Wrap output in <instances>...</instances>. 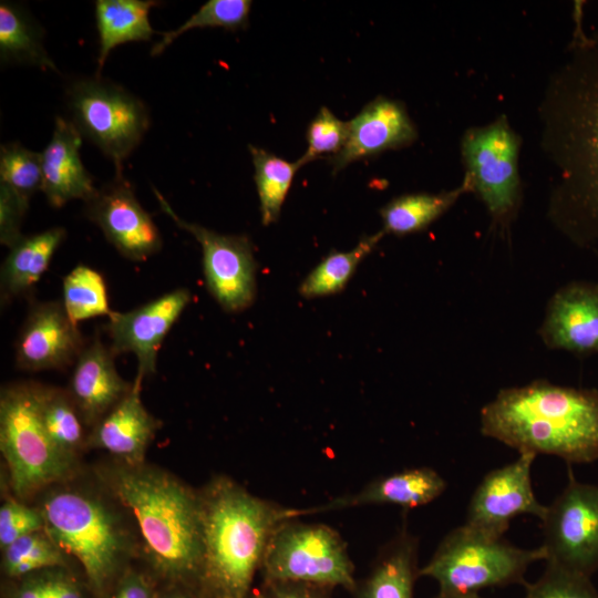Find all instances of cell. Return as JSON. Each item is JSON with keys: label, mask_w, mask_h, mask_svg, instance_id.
I'll return each instance as SVG.
<instances>
[{"label": "cell", "mask_w": 598, "mask_h": 598, "mask_svg": "<svg viewBox=\"0 0 598 598\" xmlns=\"http://www.w3.org/2000/svg\"><path fill=\"white\" fill-rule=\"evenodd\" d=\"M471 192L464 178L461 186L436 194L416 193L393 198L380 209L383 233L404 236L425 229L448 208L457 198Z\"/></svg>", "instance_id": "cell-27"}, {"label": "cell", "mask_w": 598, "mask_h": 598, "mask_svg": "<svg viewBox=\"0 0 598 598\" xmlns=\"http://www.w3.org/2000/svg\"><path fill=\"white\" fill-rule=\"evenodd\" d=\"M524 598H598L591 578L547 564L543 575L526 585Z\"/></svg>", "instance_id": "cell-36"}, {"label": "cell", "mask_w": 598, "mask_h": 598, "mask_svg": "<svg viewBox=\"0 0 598 598\" xmlns=\"http://www.w3.org/2000/svg\"><path fill=\"white\" fill-rule=\"evenodd\" d=\"M349 133V122L340 120L330 109L322 106L309 123L306 138L308 147L299 158L302 166L329 155H338L344 147Z\"/></svg>", "instance_id": "cell-35"}, {"label": "cell", "mask_w": 598, "mask_h": 598, "mask_svg": "<svg viewBox=\"0 0 598 598\" xmlns=\"http://www.w3.org/2000/svg\"><path fill=\"white\" fill-rule=\"evenodd\" d=\"M190 300V292L178 288L130 311L109 316V347L115 355L131 352L136 357L134 381L142 384L143 379L156 372L159 347Z\"/></svg>", "instance_id": "cell-14"}, {"label": "cell", "mask_w": 598, "mask_h": 598, "mask_svg": "<svg viewBox=\"0 0 598 598\" xmlns=\"http://www.w3.org/2000/svg\"><path fill=\"white\" fill-rule=\"evenodd\" d=\"M198 492L202 560L196 590L200 598H249L274 533L305 509L262 499L223 475Z\"/></svg>", "instance_id": "cell-3"}, {"label": "cell", "mask_w": 598, "mask_h": 598, "mask_svg": "<svg viewBox=\"0 0 598 598\" xmlns=\"http://www.w3.org/2000/svg\"><path fill=\"white\" fill-rule=\"evenodd\" d=\"M416 540L401 533L382 554L367 578L357 585L354 598H414L419 576Z\"/></svg>", "instance_id": "cell-24"}, {"label": "cell", "mask_w": 598, "mask_h": 598, "mask_svg": "<svg viewBox=\"0 0 598 598\" xmlns=\"http://www.w3.org/2000/svg\"><path fill=\"white\" fill-rule=\"evenodd\" d=\"M62 303L72 321L110 316L106 285L95 269L79 265L63 279Z\"/></svg>", "instance_id": "cell-32"}, {"label": "cell", "mask_w": 598, "mask_h": 598, "mask_svg": "<svg viewBox=\"0 0 598 598\" xmlns=\"http://www.w3.org/2000/svg\"><path fill=\"white\" fill-rule=\"evenodd\" d=\"M72 123L116 167L140 144L150 126L145 104L118 85L96 79L75 82L69 91Z\"/></svg>", "instance_id": "cell-9"}, {"label": "cell", "mask_w": 598, "mask_h": 598, "mask_svg": "<svg viewBox=\"0 0 598 598\" xmlns=\"http://www.w3.org/2000/svg\"><path fill=\"white\" fill-rule=\"evenodd\" d=\"M546 563L590 577L598 570V485L571 472L542 519Z\"/></svg>", "instance_id": "cell-11"}, {"label": "cell", "mask_w": 598, "mask_h": 598, "mask_svg": "<svg viewBox=\"0 0 598 598\" xmlns=\"http://www.w3.org/2000/svg\"><path fill=\"white\" fill-rule=\"evenodd\" d=\"M85 346L62 301L37 302L16 341V365L31 372L65 369L75 363Z\"/></svg>", "instance_id": "cell-16"}, {"label": "cell", "mask_w": 598, "mask_h": 598, "mask_svg": "<svg viewBox=\"0 0 598 598\" xmlns=\"http://www.w3.org/2000/svg\"><path fill=\"white\" fill-rule=\"evenodd\" d=\"M0 183L30 202V198L42 188L41 153L28 150L18 143L2 145Z\"/></svg>", "instance_id": "cell-34"}, {"label": "cell", "mask_w": 598, "mask_h": 598, "mask_svg": "<svg viewBox=\"0 0 598 598\" xmlns=\"http://www.w3.org/2000/svg\"><path fill=\"white\" fill-rule=\"evenodd\" d=\"M250 0H209L197 12L175 30L163 33L151 50V55L161 54L183 33L196 28H224L236 31L248 27Z\"/></svg>", "instance_id": "cell-33"}, {"label": "cell", "mask_w": 598, "mask_h": 598, "mask_svg": "<svg viewBox=\"0 0 598 598\" xmlns=\"http://www.w3.org/2000/svg\"><path fill=\"white\" fill-rule=\"evenodd\" d=\"M161 208L176 225L192 234L202 247L203 270L209 293L229 313L249 308L257 295L254 245L245 235H224L182 219L153 188Z\"/></svg>", "instance_id": "cell-12"}, {"label": "cell", "mask_w": 598, "mask_h": 598, "mask_svg": "<svg viewBox=\"0 0 598 598\" xmlns=\"http://www.w3.org/2000/svg\"><path fill=\"white\" fill-rule=\"evenodd\" d=\"M157 2L153 0H97L95 19L100 48L97 74L110 52L127 42L148 41L154 34L150 11Z\"/></svg>", "instance_id": "cell-25"}, {"label": "cell", "mask_w": 598, "mask_h": 598, "mask_svg": "<svg viewBox=\"0 0 598 598\" xmlns=\"http://www.w3.org/2000/svg\"><path fill=\"white\" fill-rule=\"evenodd\" d=\"M545 558L542 546L520 548L464 524L442 539L419 576L434 579L441 594H478L485 588L525 584L527 568Z\"/></svg>", "instance_id": "cell-7"}, {"label": "cell", "mask_w": 598, "mask_h": 598, "mask_svg": "<svg viewBox=\"0 0 598 598\" xmlns=\"http://www.w3.org/2000/svg\"><path fill=\"white\" fill-rule=\"evenodd\" d=\"M383 236V230L365 235L351 250L330 251L301 281L299 295L305 299H313L343 291L358 266L374 250Z\"/></svg>", "instance_id": "cell-29"}, {"label": "cell", "mask_w": 598, "mask_h": 598, "mask_svg": "<svg viewBox=\"0 0 598 598\" xmlns=\"http://www.w3.org/2000/svg\"><path fill=\"white\" fill-rule=\"evenodd\" d=\"M37 382L7 384L0 394V451L14 497L24 502L75 477L79 464L62 456L47 434Z\"/></svg>", "instance_id": "cell-6"}, {"label": "cell", "mask_w": 598, "mask_h": 598, "mask_svg": "<svg viewBox=\"0 0 598 598\" xmlns=\"http://www.w3.org/2000/svg\"><path fill=\"white\" fill-rule=\"evenodd\" d=\"M62 227L22 236L12 247L1 267V301L7 302L30 291L49 268L51 259L65 238Z\"/></svg>", "instance_id": "cell-23"}, {"label": "cell", "mask_w": 598, "mask_h": 598, "mask_svg": "<svg viewBox=\"0 0 598 598\" xmlns=\"http://www.w3.org/2000/svg\"><path fill=\"white\" fill-rule=\"evenodd\" d=\"M349 122L343 150L330 158L333 174L349 164L388 150L411 145L417 131L401 102L377 96Z\"/></svg>", "instance_id": "cell-18"}, {"label": "cell", "mask_w": 598, "mask_h": 598, "mask_svg": "<svg viewBox=\"0 0 598 598\" xmlns=\"http://www.w3.org/2000/svg\"><path fill=\"white\" fill-rule=\"evenodd\" d=\"M445 480L431 467H414L379 477L360 492L337 497L309 513L343 509L363 505H396L414 508L426 505L443 494Z\"/></svg>", "instance_id": "cell-22"}, {"label": "cell", "mask_w": 598, "mask_h": 598, "mask_svg": "<svg viewBox=\"0 0 598 598\" xmlns=\"http://www.w3.org/2000/svg\"><path fill=\"white\" fill-rule=\"evenodd\" d=\"M1 551V569L10 580L49 568L69 567L68 555L44 529L17 539Z\"/></svg>", "instance_id": "cell-31"}, {"label": "cell", "mask_w": 598, "mask_h": 598, "mask_svg": "<svg viewBox=\"0 0 598 598\" xmlns=\"http://www.w3.org/2000/svg\"><path fill=\"white\" fill-rule=\"evenodd\" d=\"M481 432L518 453L567 463L598 460V390L547 381L502 389L481 411Z\"/></svg>", "instance_id": "cell-4"}, {"label": "cell", "mask_w": 598, "mask_h": 598, "mask_svg": "<svg viewBox=\"0 0 598 598\" xmlns=\"http://www.w3.org/2000/svg\"><path fill=\"white\" fill-rule=\"evenodd\" d=\"M29 202L0 183V241L12 247L21 237V224Z\"/></svg>", "instance_id": "cell-38"}, {"label": "cell", "mask_w": 598, "mask_h": 598, "mask_svg": "<svg viewBox=\"0 0 598 598\" xmlns=\"http://www.w3.org/2000/svg\"><path fill=\"white\" fill-rule=\"evenodd\" d=\"M44 529V519L37 506L24 504L14 496H8L0 506V548L17 539Z\"/></svg>", "instance_id": "cell-37"}, {"label": "cell", "mask_w": 598, "mask_h": 598, "mask_svg": "<svg viewBox=\"0 0 598 598\" xmlns=\"http://www.w3.org/2000/svg\"><path fill=\"white\" fill-rule=\"evenodd\" d=\"M435 598H482L478 594H470V595H450V594H441Z\"/></svg>", "instance_id": "cell-44"}, {"label": "cell", "mask_w": 598, "mask_h": 598, "mask_svg": "<svg viewBox=\"0 0 598 598\" xmlns=\"http://www.w3.org/2000/svg\"><path fill=\"white\" fill-rule=\"evenodd\" d=\"M42 423L59 453L72 463L87 448L85 423L66 389L39 385Z\"/></svg>", "instance_id": "cell-26"}, {"label": "cell", "mask_w": 598, "mask_h": 598, "mask_svg": "<svg viewBox=\"0 0 598 598\" xmlns=\"http://www.w3.org/2000/svg\"><path fill=\"white\" fill-rule=\"evenodd\" d=\"M107 591L106 598H158L159 595L150 575L131 567L120 574Z\"/></svg>", "instance_id": "cell-39"}, {"label": "cell", "mask_w": 598, "mask_h": 598, "mask_svg": "<svg viewBox=\"0 0 598 598\" xmlns=\"http://www.w3.org/2000/svg\"><path fill=\"white\" fill-rule=\"evenodd\" d=\"M85 203L87 218L125 258L144 261L161 250L163 241L155 223L122 175Z\"/></svg>", "instance_id": "cell-15"}, {"label": "cell", "mask_w": 598, "mask_h": 598, "mask_svg": "<svg viewBox=\"0 0 598 598\" xmlns=\"http://www.w3.org/2000/svg\"><path fill=\"white\" fill-rule=\"evenodd\" d=\"M49 569L11 580L8 598H51Z\"/></svg>", "instance_id": "cell-42"}, {"label": "cell", "mask_w": 598, "mask_h": 598, "mask_svg": "<svg viewBox=\"0 0 598 598\" xmlns=\"http://www.w3.org/2000/svg\"><path fill=\"white\" fill-rule=\"evenodd\" d=\"M116 355L99 338L78 357L66 388L85 425L92 429L132 389L115 367Z\"/></svg>", "instance_id": "cell-19"}, {"label": "cell", "mask_w": 598, "mask_h": 598, "mask_svg": "<svg viewBox=\"0 0 598 598\" xmlns=\"http://www.w3.org/2000/svg\"><path fill=\"white\" fill-rule=\"evenodd\" d=\"M81 144L82 134L72 121L58 116L51 141L41 153V190L53 207L72 199L87 202L97 192L81 161Z\"/></svg>", "instance_id": "cell-21"}, {"label": "cell", "mask_w": 598, "mask_h": 598, "mask_svg": "<svg viewBox=\"0 0 598 598\" xmlns=\"http://www.w3.org/2000/svg\"><path fill=\"white\" fill-rule=\"evenodd\" d=\"M141 385L133 381L131 391L91 429L87 448L106 451L125 464L145 463L161 421L144 406Z\"/></svg>", "instance_id": "cell-20"}, {"label": "cell", "mask_w": 598, "mask_h": 598, "mask_svg": "<svg viewBox=\"0 0 598 598\" xmlns=\"http://www.w3.org/2000/svg\"><path fill=\"white\" fill-rule=\"evenodd\" d=\"M0 56L2 62L58 71L43 45L39 25L20 7L7 1L0 3Z\"/></svg>", "instance_id": "cell-28"}, {"label": "cell", "mask_w": 598, "mask_h": 598, "mask_svg": "<svg viewBox=\"0 0 598 598\" xmlns=\"http://www.w3.org/2000/svg\"><path fill=\"white\" fill-rule=\"evenodd\" d=\"M96 475L135 522L154 573L168 584L196 590L202 560L199 492L146 463L114 461L100 465Z\"/></svg>", "instance_id": "cell-2"}, {"label": "cell", "mask_w": 598, "mask_h": 598, "mask_svg": "<svg viewBox=\"0 0 598 598\" xmlns=\"http://www.w3.org/2000/svg\"><path fill=\"white\" fill-rule=\"evenodd\" d=\"M249 152L255 169L261 223L269 226L280 217L295 175L302 164L300 159L289 162L254 145H249Z\"/></svg>", "instance_id": "cell-30"}, {"label": "cell", "mask_w": 598, "mask_h": 598, "mask_svg": "<svg viewBox=\"0 0 598 598\" xmlns=\"http://www.w3.org/2000/svg\"><path fill=\"white\" fill-rule=\"evenodd\" d=\"M291 520L281 524L268 544L260 569L264 581H299L353 592L354 566L338 532Z\"/></svg>", "instance_id": "cell-8"}, {"label": "cell", "mask_w": 598, "mask_h": 598, "mask_svg": "<svg viewBox=\"0 0 598 598\" xmlns=\"http://www.w3.org/2000/svg\"><path fill=\"white\" fill-rule=\"evenodd\" d=\"M536 456L519 453L514 462L488 472L470 499L465 524L503 537L512 519L519 515L542 520L547 506L536 498L530 477Z\"/></svg>", "instance_id": "cell-13"}, {"label": "cell", "mask_w": 598, "mask_h": 598, "mask_svg": "<svg viewBox=\"0 0 598 598\" xmlns=\"http://www.w3.org/2000/svg\"><path fill=\"white\" fill-rule=\"evenodd\" d=\"M158 598H200V596L190 587L169 584L167 589L159 591Z\"/></svg>", "instance_id": "cell-43"}, {"label": "cell", "mask_w": 598, "mask_h": 598, "mask_svg": "<svg viewBox=\"0 0 598 598\" xmlns=\"http://www.w3.org/2000/svg\"><path fill=\"white\" fill-rule=\"evenodd\" d=\"M37 507L44 519V530L54 543L81 565L87 586L104 595L127 567L136 540L124 508L90 488L53 485L41 493Z\"/></svg>", "instance_id": "cell-5"}, {"label": "cell", "mask_w": 598, "mask_h": 598, "mask_svg": "<svg viewBox=\"0 0 598 598\" xmlns=\"http://www.w3.org/2000/svg\"><path fill=\"white\" fill-rule=\"evenodd\" d=\"M539 333L550 349L598 353V281H574L557 290Z\"/></svg>", "instance_id": "cell-17"}, {"label": "cell", "mask_w": 598, "mask_h": 598, "mask_svg": "<svg viewBox=\"0 0 598 598\" xmlns=\"http://www.w3.org/2000/svg\"><path fill=\"white\" fill-rule=\"evenodd\" d=\"M51 598H87L85 586L69 567L48 570Z\"/></svg>", "instance_id": "cell-41"}, {"label": "cell", "mask_w": 598, "mask_h": 598, "mask_svg": "<svg viewBox=\"0 0 598 598\" xmlns=\"http://www.w3.org/2000/svg\"><path fill=\"white\" fill-rule=\"evenodd\" d=\"M518 148L519 138L505 116L468 128L462 138L464 178L496 224L508 221L518 207Z\"/></svg>", "instance_id": "cell-10"}, {"label": "cell", "mask_w": 598, "mask_h": 598, "mask_svg": "<svg viewBox=\"0 0 598 598\" xmlns=\"http://www.w3.org/2000/svg\"><path fill=\"white\" fill-rule=\"evenodd\" d=\"M540 147L553 167L549 216L598 258V32L580 33L539 105Z\"/></svg>", "instance_id": "cell-1"}, {"label": "cell", "mask_w": 598, "mask_h": 598, "mask_svg": "<svg viewBox=\"0 0 598 598\" xmlns=\"http://www.w3.org/2000/svg\"><path fill=\"white\" fill-rule=\"evenodd\" d=\"M331 588L299 581H264L259 598H332Z\"/></svg>", "instance_id": "cell-40"}]
</instances>
